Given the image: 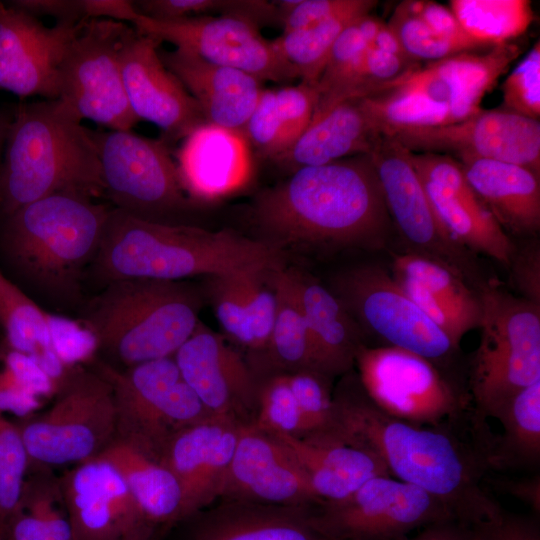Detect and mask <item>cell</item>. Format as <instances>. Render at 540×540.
Wrapping results in <instances>:
<instances>
[{
  "instance_id": "1",
  "label": "cell",
  "mask_w": 540,
  "mask_h": 540,
  "mask_svg": "<svg viewBox=\"0 0 540 540\" xmlns=\"http://www.w3.org/2000/svg\"><path fill=\"white\" fill-rule=\"evenodd\" d=\"M333 401L332 437L373 454L390 476L440 500L455 520L473 527L502 512L483 486L488 456L448 428L385 413L365 394L359 380L341 384Z\"/></svg>"
},
{
  "instance_id": "2",
  "label": "cell",
  "mask_w": 540,
  "mask_h": 540,
  "mask_svg": "<svg viewBox=\"0 0 540 540\" xmlns=\"http://www.w3.org/2000/svg\"><path fill=\"white\" fill-rule=\"evenodd\" d=\"M250 219L258 240L282 252L377 250L393 226L369 155L290 173L256 197Z\"/></svg>"
},
{
  "instance_id": "3",
  "label": "cell",
  "mask_w": 540,
  "mask_h": 540,
  "mask_svg": "<svg viewBox=\"0 0 540 540\" xmlns=\"http://www.w3.org/2000/svg\"><path fill=\"white\" fill-rule=\"evenodd\" d=\"M100 280L184 281L253 265L284 266V252L232 230L150 221L112 208L93 260Z\"/></svg>"
},
{
  "instance_id": "4",
  "label": "cell",
  "mask_w": 540,
  "mask_h": 540,
  "mask_svg": "<svg viewBox=\"0 0 540 540\" xmlns=\"http://www.w3.org/2000/svg\"><path fill=\"white\" fill-rule=\"evenodd\" d=\"M55 193L104 195L92 130L60 99L22 103L7 133L0 204L9 216Z\"/></svg>"
},
{
  "instance_id": "5",
  "label": "cell",
  "mask_w": 540,
  "mask_h": 540,
  "mask_svg": "<svg viewBox=\"0 0 540 540\" xmlns=\"http://www.w3.org/2000/svg\"><path fill=\"white\" fill-rule=\"evenodd\" d=\"M203 295L186 281L123 279L106 284L82 324L127 367L173 357L200 322Z\"/></svg>"
},
{
  "instance_id": "6",
  "label": "cell",
  "mask_w": 540,
  "mask_h": 540,
  "mask_svg": "<svg viewBox=\"0 0 540 540\" xmlns=\"http://www.w3.org/2000/svg\"><path fill=\"white\" fill-rule=\"evenodd\" d=\"M112 208L75 193H55L8 216L5 252L34 285L57 297L79 293L81 276L100 247Z\"/></svg>"
},
{
  "instance_id": "7",
  "label": "cell",
  "mask_w": 540,
  "mask_h": 540,
  "mask_svg": "<svg viewBox=\"0 0 540 540\" xmlns=\"http://www.w3.org/2000/svg\"><path fill=\"white\" fill-rule=\"evenodd\" d=\"M482 319L471 366L477 415L493 417L519 390L540 381V306L487 281L479 288Z\"/></svg>"
},
{
  "instance_id": "8",
  "label": "cell",
  "mask_w": 540,
  "mask_h": 540,
  "mask_svg": "<svg viewBox=\"0 0 540 540\" xmlns=\"http://www.w3.org/2000/svg\"><path fill=\"white\" fill-rule=\"evenodd\" d=\"M95 370L112 387L115 438L155 460L176 433L213 415L183 380L173 357L125 370L99 361Z\"/></svg>"
},
{
  "instance_id": "9",
  "label": "cell",
  "mask_w": 540,
  "mask_h": 540,
  "mask_svg": "<svg viewBox=\"0 0 540 540\" xmlns=\"http://www.w3.org/2000/svg\"><path fill=\"white\" fill-rule=\"evenodd\" d=\"M16 425L29 466L77 465L91 460L116 437L112 387L96 370L76 366L48 409Z\"/></svg>"
},
{
  "instance_id": "10",
  "label": "cell",
  "mask_w": 540,
  "mask_h": 540,
  "mask_svg": "<svg viewBox=\"0 0 540 540\" xmlns=\"http://www.w3.org/2000/svg\"><path fill=\"white\" fill-rule=\"evenodd\" d=\"M104 195L137 218L172 223L193 203L186 195L168 143L131 130L93 131Z\"/></svg>"
},
{
  "instance_id": "11",
  "label": "cell",
  "mask_w": 540,
  "mask_h": 540,
  "mask_svg": "<svg viewBox=\"0 0 540 540\" xmlns=\"http://www.w3.org/2000/svg\"><path fill=\"white\" fill-rule=\"evenodd\" d=\"M343 303L365 339L416 353L432 362L458 348L405 293L392 274L377 265H357L337 272L327 285Z\"/></svg>"
},
{
  "instance_id": "12",
  "label": "cell",
  "mask_w": 540,
  "mask_h": 540,
  "mask_svg": "<svg viewBox=\"0 0 540 540\" xmlns=\"http://www.w3.org/2000/svg\"><path fill=\"white\" fill-rule=\"evenodd\" d=\"M131 25L88 19L59 67V98L81 120L110 130H131L139 121L127 100L120 53Z\"/></svg>"
},
{
  "instance_id": "13",
  "label": "cell",
  "mask_w": 540,
  "mask_h": 540,
  "mask_svg": "<svg viewBox=\"0 0 540 540\" xmlns=\"http://www.w3.org/2000/svg\"><path fill=\"white\" fill-rule=\"evenodd\" d=\"M355 365L365 394L395 418L445 426L465 414L467 397L443 377L434 362L416 353L393 346L363 345Z\"/></svg>"
},
{
  "instance_id": "14",
  "label": "cell",
  "mask_w": 540,
  "mask_h": 540,
  "mask_svg": "<svg viewBox=\"0 0 540 540\" xmlns=\"http://www.w3.org/2000/svg\"><path fill=\"white\" fill-rule=\"evenodd\" d=\"M408 153L394 137L382 135L368 154L393 226L409 252L446 265L479 289L486 282L475 255L454 241L439 222Z\"/></svg>"
},
{
  "instance_id": "15",
  "label": "cell",
  "mask_w": 540,
  "mask_h": 540,
  "mask_svg": "<svg viewBox=\"0 0 540 540\" xmlns=\"http://www.w3.org/2000/svg\"><path fill=\"white\" fill-rule=\"evenodd\" d=\"M314 509L311 520L328 540H392L454 519L440 500L392 476L373 477L345 499Z\"/></svg>"
},
{
  "instance_id": "16",
  "label": "cell",
  "mask_w": 540,
  "mask_h": 540,
  "mask_svg": "<svg viewBox=\"0 0 540 540\" xmlns=\"http://www.w3.org/2000/svg\"><path fill=\"white\" fill-rule=\"evenodd\" d=\"M129 25L140 34L161 43L170 42L208 62L241 70L261 82L298 78L273 41L264 38L258 26L242 18L209 15L160 21L136 11Z\"/></svg>"
},
{
  "instance_id": "17",
  "label": "cell",
  "mask_w": 540,
  "mask_h": 540,
  "mask_svg": "<svg viewBox=\"0 0 540 540\" xmlns=\"http://www.w3.org/2000/svg\"><path fill=\"white\" fill-rule=\"evenodd\" d=\"M414 153L451 154L459 161L491 159L540 175V122L506 109L479 110L447 125L402 128L387 134Z\"/></svg>"
},
{
  "instance_id": "18",
  "label": "cell",
  "mask_w": 540,
  "mask_h": 540,
  "mask_svg": "<svg viewBox=\"0 0 540 540\" xmlns=\"http://www.w3.org/2000/svg\"><path fill=\"white\" fill-rule=\"evenodd\" d=\"M173 359L183 380L213 415L241 424L253 422L259 378L224 336L199 322Z\"/></svg>"
},
{
  "instance_id": "19",
  "label": "cell",
  "mask_w": 540,
  "mask_h": 540,
  "mask_svg": "<svg viewBox=\"0 0 540 540\" xmlns=\"http://www.w3.org/2000/svg\"><path fill=\"white\" fill-rule=\"evenodd\" d=\"M218 497L297 508L323 503L289 449L251 423L240 428Z\"/></svg>"
},
{
  "instance_id": "20",
  "label": "cell",
  "mask_w": 540,
  "mask_h": 540,
  "mask_svg": "<svg viewBox=\"0 0 540 540\" xmlns=\"http://www.w3.org/2000/svg\"><path fill=\"white\" fill-rule=\"evenodd\" d=\"M85 21L49 27L0 2V90L58 99L61 61Z\"/></svg>"
},
{
  "instance_id": "21",
  "label": "cell",
  "mask_w": 540,
  "mask_h": 540,
  "mask_svg": "<svg viewBox=\"0 0 540 540\" xmlns=\"http://www.w3.org/2000/svg\"><path fill=\"white\" fill-rule=\"evenodd\" d=\"M59 482L74 540H129L152 534L118 470L96 457L66 471Z\"/></svg>"
},
{
  "instance_id": "22",
  "label": "cell",
  "mask_w": 540,
  "mask_h": 540,
  "mask_svg": "<svg viewBox=\"0 0 540 540\" xmlns=\"http://www.w3.org/2000/svg\"><path fill=\"white\" fill-rule=\"evenodd\" d=\"M160 41L131 26L120 53L124 88L138 120L149 121L163 132L167 143L182 140L207 123L196 100L163 64Z\"/></svg>"
},
{
  "instance_id": "23",
  "label": "cell",
  "mask_w": 540,
  "mask_h": 540,
  "mask_svg": "<svg viewBox=\"0 0 540 540\" xmlns=\"http://www.w3.org/2000/svg\"><path fill=\"white\" fill-rule=\"evenodd\" d=\"M520 52L519 45L508 42L485 53H459L420 66L390 87L422 97L456 123L481 110L484 95Z\"/></svg>"
},
{
  "instance_id": "24",
  "label": "cell",
  "mask_w": 540,
  "mask_h": 540,
  "mask_svg": "<svg viewBox=\"0 0 540 540\" xmlns=\"http://www.w3.org/2000/svg\"><path fill=\"white\" fill-rule=\"evenodd\" d=\"M281 267L253 265L210 275L201 288L226 339L251 353L256 362L270 339L277 306L275 273Z\"/></svg>"
},
{
  "instance_id": "25",
  "label": "cell",
  "mask_w": 540,
  "mask_h": 540,
  "mask_svg": "<svg viewBox=\"0 0 540 540\" xmlns=\"http://www.w3.org/2000/svg\"><path fill=\"white\" fill-rule=\"evenodd\" d=\"M243 424L212 415L176 433L160 462L175 475L186 520L219 496Z\"/></svg>"
},
{
  "instance_id": "26",
  "label": "cell",
  "mask_w": 540,
  "mask_h": 540,
  "mask_svg": "<svg viewBox=\"0 0 540 540\" xmlns=\"http://www.w3.org/2000/svg\"><path fill=\"white\" fill-rule=\"evenodd\" d=\"M181 185L192 202H213L250 182L251 147L242 132L204 123L185 138L175 153Z\"/></svg>"
},
{
  "instance_id": "27",
  "label": "cell",
  "mask_w": 540,
  "mask_h": 540,
  "mask_svg": "<svg viewBox=\"0 0 540 540\" xmlns=\"http://www.w3.org/2000/svg\"><path fill=\"white\" fill-rule=\"evenodd\" d=\"M165 67L198 103L207 123L243 132L263 88L254 76L182 49H159Z\"/></svg>"
},
{
  "instance_id": "28",
  "label": "cell",
  "mask_w": 540,
  "mask_h": 540,
  "mask_svg": "<svg viewBox=\"0 0 540 540\" xmlns=\"http://www.w3.org/2000/svg\"><path fill=\"white\" fill-rule=\"evenodd\" d=\"M310 510L223 499L186 519L187 540H328Z\"/></svg>"
},
{
  "instance_id": "29",
  "label": "cell",
  "mask_w": 540,
  "mask_h": 540,
  "mask_svg": "<svg viewBox=\"0 0 540 540\" xmlns=\"http://www.w3.org/2000/svg\"><path fill=\"white\" fill-rule=\"evenodd\" d=\"M306 320L315 371L330 378L355 364L365 337L343 303L327 285L292 268Z\"/></svg>"
},
{
  "instance_id": "30",
  "label": "cell",
  "mask_w": 540,
  "mask_h": 540,
  "mask_svg": "<svg viewBox=\"0 0 540 540\" xmlns=\"http://www.w3.org/2000/svg\"><path fill=\"white\" fill-rule=\"evenodd\" d=\"M270 434L289 449L323 503L345 499L373 477L390 476L373 454L332 436Z\"/></svg>"
},
{
  "instance_id": "31",
  "label": "cell",
  "mask_w": 540,
  "mask_h": 540,
  "mask_svg": "<svg viewBox=\"0 0 540 540\" xmlns=\"http://www.w3.org/2000/svg\"><path fill=\"white\" fill-rule=\"evenodd\" d=\"M381 136L360 99H346L314 115L297 142L273 162L292 173L303 167L368 155Z\"/></svg>"
},
{
  "instance_id": "32",
  "label": "cell",
  "mask_w": 540,
  "mask_h": 540,
  "mask_svg": "<svg viewBox=\"0 0 540 540\" xmlns=\"http://www.w3.org/2000/svg\"><path fill=\"white\" fill-rule=\"evenodd\" d=\"M458 162L473 191L507 234L535 235L539 231V174L498 160Z\"/></svg>"
},
{
  "instance_id": "33",
  "label": "cell",
  "mask_w": 540,
  "mask_h": 540,
  "mask_svg": "<svg viewBox=\"0 0 540 540\" xmlns=\"http://www.w3.org/2000/svg\"><path fill=\"white\" fill-rule=\"evenodd\" d=\"M391 274L441 329H453L482 316L479 290L436 260L412 252L396 255Z\"/></svg>"
},
{
  "instance_id": "34",
  "label": "cell",
  "mask_w": 540,
  "mask_h": 540,
  "mask_svg": "<svg viewBox=\"0 0 540 540\" xmlns=\"http://www.w3.org/2000/svg\"><path fill=\"white\" fill-rule=\"evenodd\" d=\"M318 97L317 86L303 82L263 89L242 132L251 149L271 161L285 154L310 125Z\"/></svg>"
},
{
  "instance_id": "35",
  "label": "cell",
  "mask_w": 540,
  "mask_h": 540,
  "mask_svg": "<svg viewBox=\"0 0 540 540\" xmlns=\"http://www.w3.org/2000/svg\"><path fill=\"white\" fill-rule=\"evenodd\" d=\"M97 457L118 470L152 528L183 521L180 485L163 463L117 438Z\"/></svg>"
},
{
  "instance_id": "36",
  "label": "cell",
  "mask_w": 540,
  "mask_h": 540,
  "mask_svg": "<svg viewBox=\"0 0 540 540\" xmlns=\"http://www.w3.org/2000/svg\"><path fill=\"white\" fill-rule=\"evenodd\" d=\"M422 180L439 222L459 245L508 268L516 246L474 191L459 193Z\"/></svg>"
},
{
  "instance_id": "37",
  "label": "cell",
  "mask_w": 540,
  "mask_h": 540,
  "mask_svg": "<svg viewBox=\"0 0 540 540\" xmlns=\"http://www.w3.org/2000/svg\"><path fill=\"white\" fill-rule=\"evenodd\" d=\"M20 499L4 526V540H74L59 478L30 465Z\"/></svg>"
},
{
  "instance_id": "38",
  "label": "cell",
  "mask_w": 540,
  "mask_h": 540,
  "mask_svg": "<svg viewBox=\"0 0 540 540\" xmlns=\"http://www.w3.org/2000/svg\"><path fill=\"white\" fill-rule=\"evenodd\" d=\"M275 287L277 306L274 322L267 348L258 363L264 364L269 374L315 371L292 268L285 265L276 270Z\"/></svg>"
},
{
  "instance_id": "39",
  "label": "cell",
  "mask_w": 540,
  "mask_h": 540,
  "mask_svg": "<svg viewBox=\"0 0 540 540\" xmlns=\"http://www.w3.org/2000/svg\"><path fill=\"white\" fill-rule=\"evenodd\" d=\"M51 317L0 272V327L5 344L33 358L44 370L61 361L53 349Z\"/></svg>"
},
{
  "instance_id": "40",
  "label": "cell",
  "mask_w": 540,
  "mask_h": 540,
  "mask_svg": "<svg viewBox=\"0 0 540 540\" xmlns=\"http://www.w3.org/2000/svg\"><path fill=\"white\" fill-rule=\"evenodd\" d=\"M376 4L374 0H352L347 8L315 25L282 32L273 44L301 82L316 85L337 37L353 20L371 13Z\"/></svg>"
},
{
  "instance_id": "41",
  "label": "cell",
  "mask_w": 540,
  "mask_h": 540,
  "mask_svg": "<svg viewBox=\"0 0 540 540\" xmlns=\"http://www.w3.org/2000/svg\"><path fill=\"white\" fill-rule=\"evenodd\" d=\"M503 427L491 466H536L540 460V381L516 392L493 415Z\"/></svg>"
},
{
  "instance_id": "42",
  "label": "cell",
  "mask_w": 540,
  "mask_h": 540,
  "mask_svg": "<svg viewBox=\"0 0 540 540\" xmlns=\"http://www.w3.org/2000/svg\"><path fill=\"white\" fill-rule=\"evenodd\" d=\"M449 6L465 33L484 47L512 42L533 20L528 0H451Z\"/></svg>"
},
{
  "instance_id": "43",
  "label": "cell",
  "mask_w": 540,
  "mask_h": 540,
  "mask_svg": "<svg viewBox=\"0 0 540 540\" xmlns=\"http://www.w3.org/2000/svg\"><path fill=\"white\" fill-rule=\"evenodd\" d=\"M58 389L36 361L5 343L0 346V412L34 415Z\"/></svg>"
},
{
  "instance_id": "44",
  "label": "cell",
  "mask_w": 540,
  "mask_h": 540,
  "mask_svg": "<svg viewBox=\"0 0 540 540\" xmlns=\"http://www.w3.org/2000/svg\"><path fill=\"white\" fill-rule=\"evenodd\" d=\"M269 433H285L299 438L311 435L310 426L289 387L285 373L259 379L254 420L251 423Z\"/></svg>"
},
{
  "instance_id": "45",
  "label": "cell",
  "mask_w": 540,
  "mask_h": 540,
  "mask_svg": "<svg viewBox=\"0 0 540 540\" xmlns=\"http://www.w3.org/2000/svg\"><path fill=\"white\" fill-rule=\"evenodd\" d=\"M387 24L396 34L404 51L418 62L422 60L433 62L459 53L474 51L467 44L434 32L408 8L405 1L395 8Z\"/></svg>"
},
{
  "instance_id": "46",
  "label": "cell",
  "mask_w": 540,
  "mask_h": 540,
  "mask_svg": "<svg viewBox=\"0 0 540 540\" xmlns=\"http://www.w3.org/2000/svg\"><path fill=\"white\" fill-rule=\"evenodd\" d=\"M29 464L17 425L0 412V520L3 528L18 504Z\"/></svg>"
},
{
  "instance_id": "47",
  "label": "cell",
  "mask_w": 540,
  "mask_h": 540,
  "mask_svg": "<svg viewBox=\"0 0 540 540\" xmlns=\"http://www.w3.org/2000/svg\"><path fill=\"white\" fill-rule=\"evenodd\" d=\"M285 374L293 396L310 426L309 437L329 435L335 423L331 378L314 370Z\"/></svg>"
},
{
  "instance_id": "48",
  "label": "cell",
  "mask_w": 540,
  "mask_h": 540,
  "mask_svg": "<svg viewBox=\"0 0 540 540\" xmlns=\"http://www.w3.org/2000/svg\"><path fill=\"white\" fill-rule=\"evenodd\" d=\"M504 109L540 118V44L537 41L503 83Z\"/></svg>"
},
{
  "instance_id": "49",
  "label": "cell",
  "mask_w": 540,
  "mask_h": 540,
  "mask_svg": "<svg viewBox=\"0 0 540 540\" xmlns=\"http://www.w3.org/2000/svg\"><path fill=\"white\" fill-rule=\"evenodd\" d=\"M51 329L53 349L67 366L93 361L98 351L97 342L81 321L52 316Z\"/></svg>"
},
{
  "instance_id": "50",
  "label": "cell",
  "mask_w": 540,
  "mask_h": 540,
  "mask_svg": "<svg viewBox=\"0 0 540 540\" xmlns=\"http://www.w3.org/2000/svg\"><path fill=\"white\" fill-rule=\"evenodd\" d=\"M352 0H281L275 1L283 32L315 25L344 10Z\"/></svg>"
},
{
  "instance_id": "51",
  "label": "cell",
  "mask_w": 540,
  "mask_h": 540,
  "mask_svg": "<svg viewBox=\"0 0 540 540\" xmlns=\"http://www.w3.org/2000/svg\"><path fill=\"white\" fill-rule=\"evenodd\" d=\"M136 11L146 17L171 21L190 17L223 15L227 0H138L133 1Z\"/></svg>"
},
{
  "instance_id": "52",
  "label": "cell",
  "mask_w": 540,
  "mask_h": 540,
  "mask_svg": "<svg viewBox=\"0 0 540 540\" xmlns=\"http://www.w3.org/2000/svg\"><path fill=\"white\" fill-rule=\"evenodd\" d=\"M520 297L540 306V246L537 242L516 247L508 266Z\"/></svg>"
},
{
  "instance_id": "53",
  "label": "cell",
  "mask_w": 540,
  "mask_h": 540,
  "mask_svg": "<svg viewBox=\"0 0 540 540\" xmlns=\"http://www.w3.org/2000/svg\"><path fill=\"white\" fill-rule=\"evenodd\" d=\"M473 540H540L539 525L534 519L506 514L472 527Z\"/></svg>"
},
{
  "instance_id": "54",
  "label": "cell",
  "mask_w": 540,
  "mask_h": 540,
  "mask_svg": "<svg viewBox=\"0 0 540 540\" xmlns=\"http://www.w3.org/2000/svg\"><path fill=\"white\" fill-rule=\"evenodd\" d=\"M405 3L437 34L467 44L474 50L484 47L465 33L450 8L426 0H406Z\"/></svg>"
},
{
  "instance_id": "55",
  "label": "cell",
  "mask_w": 540,
  "mask_h": 540,
  "mask_svg": "<svg viewBox=\"0 0 540 540\" xmlns=\"http://www.w3.org/2000/svg\"><path fill=\"white\" fill-rule=\"evenodd\" d=\"M9 5L36 18L53 17L57 23L78 24L88 20L86 0H15Z\"/></svg>"
},
{
  "instance_id": "56",
  "label": "cell",
  "mask_w": 540,
  "mask_h": 540,
  "mask_svg": "<svg viewBox=\"0 0 540 540\" xmlns=\"http://www.w3.org/2000/svg\"><path fill=\"white\" fill-rule=\"evenodd\" d=\"M392 540H473L472 527L455 519L430 524L416 536L404 535Z\"/></svg>"
},
{
  "instance_id": "57",
  "label": "cell",
  "mask_w": 540,
  "mask_h": 540,
  "mask_svg": "<svg viewBox=\"0 0 540 540\" xmlns=\"http://www.w3.org/2000/svg\"><path fill=\"white\" fill-rule=\"evenodd\" d=\"M498 488L525 502L537 513L540 511V477L501 480Z\"/></svg>"
},
{
  "instance_id": "58",
  "label": "cell",
  "mask_w": 540,
  "mask_h": 540,
  "mask_svg": "<svg viewBox=\"0 0 540 540\" xmlns=\"http://www.w3.org/2000/svg\"><path fill=\"white\" fill-rule=\"evenodd\" d=\"M370 46L388 53L395 54L400 57L411 58L404 51L399 39L397 38L393 30L389 27L387 23L384 22L381 25Z\"/></svg>"
},
{
  "instance_id": "59",
  "label": "cell",
  "mask_w": 540,
  "mask_h": 540,
  "mask_svg": "<svg viewBox=\"0 0 540 540\" xmlns=\"http://www.w3.org/2000/svg\"><path fill=\"white\" fill-rule=\"evenodd\" d=\"M10 121L1 111H0V174L3 161L4 148L7 138V133L10 125Z\"/></svg>"
},
{
  "instance_id": "60",
  "label": "cell",
  "mask_w": 540,
  "mask_h": 540,
  "mask_svg": "<svg viewBox=\"0 0 540 540\" xmlns=\"http://www.w3.org/2000/svg\"><path fill=\"white\" fill-rule=\"evenodd\" d=\"M129 540H153V539H152V534H149V535L137 536Z\"/></svg>"
}]
</instances>
